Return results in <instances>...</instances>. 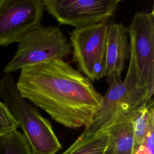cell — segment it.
I'll use <instances>...</instances> for the list:
<instances>
[{"instance_id": "6da1fadb", "label": "cell", "mask_w": 154, "mask_h": 154, "mask_svg": "<svg viewBox=\"0 0 154 154\" xmlns=\"http://www.w3.org/2000/svg\"><path fill=\"white\" fill-rule=\"evenodd\" d=\"M16 85L23 97L72 129L88 128L102 99L91 81L64 60L22 69Z\"/></svg>"}, {"instance_id": "4fadbf2b", "label": "cell", "mask_w": 154, "mask_h": 154, "mask_svg": "<svg viewBox=\"0 0 154 154\" xmlns=\"http://www.w3.org/2000/svg\"><path fill=\"white\" fill-rule=\"evenodd\" d=\"M0 154H31L28 142L17 129L0 136Z\"/></svg>"}, {"instance_id": "277c9868", "label": "cell", "mask_w": 154, "mask_h": 154, "mask_svg": "<svg viewBox=\"0 0 154 154\" xmlns=\"http://www.w3.org/2000/svg\"><path fill=\"white\" fill-rule=\"evenodd\" d=\"M71 52L67 37L58 27L40 25L19 43L15 54L3 69L5 74L56 60H64Z\"/></svg>"}, {"instance_id": "9a60e30c", "label": "cell", "mask_w": 154, "mask_h": 154, "mask_svg": "<svg viewBox=\"0 0 154 154\" xmlns=\"http://www.w3.org/2000/svg\"><path fill=\"white\" fill-rule=\"evenodd\" d=\"M154 112L150 119L146 135L141 143L134 154H153L154 150Z\"/></svg>"}, {"instance_id": "ba28073f", "label": "cell", "mask_w": 154, "mask_h": 154, "mask_svg": "<svg viewBox=\"0 0 154 154\" xmlns=\"http://www.w3.org/2000/svg\"><path fill=\"white\" fill-rule=\"evenodd\" d=\"M43 0H0V46L19 43L41 25Z\"/></svg>"}, {"instance_id": "9c48e42d", "label": "cell", "mask_w": 154, "mask_h": 154, "mask_svg": "<svg viewBox=\"0 0 154 154\" xmlns=\"http://www.w3.org/2000/svg\"><path fill=\"white\" fill-rule=\"evenodd\" d=\"M130 58L127 28L122 23L108 24L103 77L107 81L122 79L125 62Z\"/></svg>"}, {"instance_id": "52a82bcc", "label": "cell", "mask_w": 154, "mask_h": 154, "mask_svg": "<svg viewBox=\"0 0 154 154\" xmlns=\"http://www.w3.org/2000/svg\"><path fill=\"white\" fill-rule=\"evenodd\" d=\"M121 0H43L46 10L60 23L81 28L106 22Z\"/></svg>"}, {"instance_id": "7c38bea8", "label": "cell", "mask_w": 154, "mask_h": 154, "mask_svg": "<svg viewBox=\"0 0 154 154\" xmlns=\"http://www.w3.org/2000/svg\"><path fill=\"white\" fill-rule=\"evenodd\" d=\"M153 112L154 101L152 98L137 108L131 117L134 132V153L141 144L146 135L150 116Z\"/></svg>"}, {"instance_id": "5b68a950", "label": "cell", "mask_w": 154, "mask_h": 154, "mask_svg": "<svg viewBox=\"0 0 154 154\" xmlns=\"http://www.w3.org/2000/svg\"><path fill=\"white\" fill-rule=\"evenodd\" d=\"M130 61L140 84L154 94V13H136L129 26Z\"/></svg>"}, {"instance_id": "5bb4252c", "label": "cell", "mask_w": 154, "mask_h": 154, "mask_svg": "<svg viewBox=\"0 0 154 154\" xmlns=\"http://www.w3.org/2000/svg\"><path fill=\"white\" fill-rule=\"evenodd\" d=\"M19 128V125L7 105L0 100V136Z\"/></svg>"}, {"instance_id": "30bf717a", "label": "cell", "mask_w": 154, "mask_h": 154, "mask_svg": "<svg viewBox=\"0 0 154 154\" xmlns=\"http://www.w3.org/2000/svg\"><path fill=\"white\" fill-rule=\"evenodd\" d=\"M108 141L104 154H133L134 132L131 117L121 119L107 129Z\"/></svg>"}, {"instance_id": "8992f818", "label": "cell", "mask_w": 154, "mask_h": 154, "mask_svg": "<svg viewBox=\"0 0 154 154\" xmlns=\"http://www.w3.org/2000/svg\"><path fill=\"white\" fill-rule=\"evenodd\" d=\"M107 29V23H100L75 29L69 34L72 61L91 81L103 78Z\"/></svg>"}, {"instance_id": "8fae6325", "label": "cell", "mask_w": 154, "mask_h": 154, "mask_svg": "<svg viewBox=\"0 0 154 154\" xmlns=\"http://www.w3.org/2000/svg\"><path fill=\"white\" fill-rule=\"evenodd\" d=\"M108 141L107 130L91 132L84 129L76 141L61 154H104Z\"/></svg>"}, {"instance_id": "7a4b0ae2", "label": "cell", "mask_w": 154, "mask_h": 154, "mask_svg": "<svg viewBox=\"0 0 154 154\" xmlns=\"http://www.w3.org/2000/svg\"><path fill=\"white\" fill-rule=\"evenodd\" d=\"M0 97L22 129L31 154H55L61 149L51 122L22 97L10 73L0 81Z\"/></svg>"}, {"instance_id": "3957f363", "label": "cell", "mask_w": 154, "mask_h": 154, "mask_svg": "<svg viewBox=\"0 0 154 154\" xmlns=\"http://www.w3.org/2000/svg\"><path fill=\"white\" fill-rule=\"evenodd\" d=\"M109 87L102 96L99 109L85 130L91 132L106 131L115 122L132 114L152 98L138 81L134 66L130 61L125 79L108 82Z\"/></svg>"}]
</instances>
